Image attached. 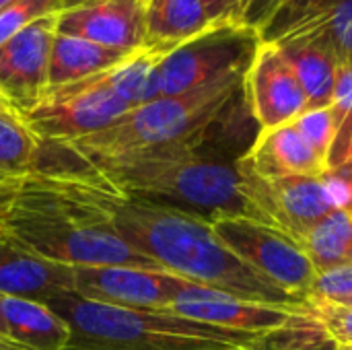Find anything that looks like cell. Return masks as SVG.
<instances>
[{
  "label": "cell",
  "mask_w": 352,
  "mask_h": 350,
  "mask_svg": "<svg viewBox=\"0 0 352 350\" xmlns=\"http://www.w3.org/2000/svg\"><path fill=\"white\" fill-rule=\"evenodd\" d=\"M41 171L58 173L97 219L159 270L245 301L293 311L305 309V299L278 289L239 260L217 237L208 219L124 196L80 169L50 167Z\"/></svg>",
  "instance_id": "obj_1"
},
{
  "label": "cell",
  "mask_w": 352,
  "mask_h": 350,
  "mask_svg": "<svg viewBox=\"0 0 352 350\" xmlns=\"http://www.w3.org/2000/svg\"><path fill=\"white\" fill-rule=\"evenodd\" d=\"M256 124L248 95L245 76L227 78L202 89L157 97L124 113L105 130L68 144H43L39 167H91L105 161L151 153L188 142H231L256 136Z\"/></svg>",
  "instance_id": "obj_2"
},
{
  "label": "cell",
  "mask_w": 352,
  "mask_h": 350,
  "mask_svg": "<svg viewBox=\"0 0 352 350\" xmlns=\"http://www.w3.org/2000/svg\"><path fill=\"white\" fill-rule=\"evenodd\" d=\"M0 225L31 254L68 268H155L97 219L54 171L33 169L16 177L0 212Z\"/></svg>",
  "instance_id": "obj_3"
},
{
  "label": "cell",
  "mask_w": 352,
  "mask_h": 350,
  "mask_svg": "<svg viewBox=\"0 0 352 350\" xmlns=\"http://www.w3.org/2000/svg\"><path fill=\"white\" fill-rule=\"evenodd\" d=\"M229 146L235 144L188 142L70 169L87 171L124 196L173 206L208 221L221 217L252 219V210L239 192L237 159L225 153Z\"/></svg>",
  "instance_id": "obj_4"
},
{
  "label": "cell",
  "mask_w": 352,
  "mask_h": 350,
  "mask_svg": "<svg viewBox=\"0 0 352 350\" xmlns=\"http://www.w3.org/2000/svg\"><path fill=\"white\" fill-rule=\"evenodd\" d=\"M47 303L70 326L66 350H217L250 347L262 338V334L210 326L171 311L101 305L72 293Z\"/></svg>",
  "instance_id": "obj_5"
},
{
  "label": "cell",
  "mask_w": 352,
  "mask_h": 350,
  "mask_svg": "<svg viewBox=\"0 0 352 350\" xmlns=\"http://www.w3.org/2000/svg\"><path fill=\"white\" fill-rule=\"evenodd\" d=\"M262 45L260 31L241 23L210 25L167 52L159 64V97H175L212 83L245 76Z\"/></svg>",
  "instance_id": "obj_6"
},
{
  "label": "cell",
  "mask_w": 352,
  "mask_h": 350,
  "mask_svg": "<svg viewBox=\"0 0 352 350\" xmlns=\"http://www.w3.org/2000/svg\"><path fill=\"white\" fill-rule=\"evenodd\" d=\"M239 192L245 198L252 219L272 225L297 243L330 210L340 206V192L330 171L322 175L260 177L239 159Z\"/></svg>",
  "instance_id": "obj_7"
},
{
  "label": "cell",
  "mask_w": 352,
  "mask_h": 350,
  "mask_svg": "<svg viewBox=\"0 0 352 350\" xmlns=\"http://www.w3.org/2000/svg\"><path fill=\"white\" fill-rule=\"evenodd\" d=\"M130 109L101 72L66 87L47 89L21 116L43 144H68L105 130Z\"/></svg>",
  "instance_id": "obj_8"
},
{
  "label": "cell",
  "mask_w": 352,
  "mask_h": 350,
  "mask_svg": "<svg viewBox=\"0 0 352 350\" xmlns=\"http://www.w3.org/2000/svg\"><path fill=\"white\" fill-rule=\"evenodd\" d=\"M210 223L217 237L252 270L278 289L307 301L318 270L293 237L248 217H221Z\"/></svg>",
  "instance_id": "obj_9"
},
{
  "label": "cell",
  "mask_w": 352,
  "mask_h": 350,
  "mask_svg": "<svg viewBox=\"0 0 352 350\" xmlns=\"http://www.w3.org/2000/svg\"><path fill=\"white\" fill-rule=\"evenodd\" d=\"M196 287L165 270L140 266L72 268V295L124 309H167L179 295Z\"/></svg>",
  "instance_id": "obj_10"
},
{
  "label": "cell",
  "mask_w": 352,
  "mask_h": 350,
  "mask_svg": "<svg viewBox=\"0 0 352 350\" xmlns=\"http://www.w3.org/2000/svg\"><path fill=\"white\" fill-rule=\"evenodd\" d=\"M262 41H309L352 66V0H287L262 27Z\"/></svg>",
  "instance_id": "obj_11"
},
{
  "label": "cell",
  "mask_w": 352,
  "mask_h": 350,
  "mask_svg": "<svg viewBox=\"0 0 352 350\" xmlns=\"http://www.w3.org/2000/svg\"><path fill=\"white\" fill-rule=\"evenodd\" d=\"M56 21L41 19L0 45V99L19 111L33 107L47 91Z\"/></svg>",
  "instance_id": "obj_12"
},
{
  "label": "cell",
  "mask_w": 352,
  "mask_h": 350,
  "mask_svg": "<svg viewBox=\"0 0 352 350\" xmlns=\"http://www.w3.org/2000/svg\"><path fill=\"white\" fill-rule=\"evenodd\" d=\"M245 95L260 130L289 124L309 109L297 74L270 41H262L245 74Z\"/></svg>",
  "instance_id": "obj_13"
},
{
  "label": "cell",
  "mask_w": 352,
  "mask_h": 350,
  "mask_svg": "<svg viewBox=\"0 0 352 350\" xmlns=\"http://www.w3.org/2000/svg\"><path fill=\"white\" fill-rule=\"evenodd\" d=\"M56 33L140 52L146 41V0H87L58 14Z\"/></svg>",
  "instance_id": "obj_14"
},
{
  "label": "cell",
  "mask_w": 352,
  "mask_h": 350,
  "mask_svg": "<svg viewBox=\"0 0 352 350\" xmlns=\"http://www.w3.org/2000/svg\"><path fill=\"white\" fill-rule=\"evenodd\" d=\"M163 311H171L194 322L262 336L283 328L293 318V314H297L293 309L245 301L202 285H196L184 295H179Z\"/></svg>",
  "instance_id": "obj_15"
},
{
  "label": "cell",
  "mask_w": 352,
  "mask_h": 350,
  "mask_svg": "<svg viewBox=\"0 0 352 350\" xmlns=\"http://www.w3.org/2000/svg\"><path fill=\"white\" fill-rule=\"evenodd\" d=\"M66 293H72V268L31 254L0 225V295L50 301Z\"/></svg>",
  "instance_id": "obj_16"
},
{
  "label": "cell",
  "mask_w": 352,
  "mask_h": 350,
  "mask_svg": "<svg viewBox=\"0 0 352 350\" xmlns=\"http://www.w3.org/2000/svg\"><path fill=\"white\" fill-rule=\"evenodd\" d=\"M239 161L256 175L268 179L287 175H322L328 171L326 161L307 144L293 122L260 130Z\"/></svg>",
  "instance_id": "obj_17"
},
{
  "label": "cell",
  "mask_w": 352,
  "mask_h": 350,
  "mask_svg": "<svg viewBox=\"0 0 352 350\" xmlns=\"http://www.w3.org/2000/svg\"><path fill=\"white\" fill-rule=\"evenodd\" d=\"M6 336L27 350H66L70 326L47 303L31 297H2Z\"/></svg>",
  "instance_id": "obj_18"
},
{
  "label": "cell",
  "mask_w": 352,
  "mask_h": 350,
  "mask_svg": "<svg viewBox=\"0 0 352 350\" xmlns=\"http://www.w3.org/2000/svg\"><path fill=\"white\" fill-rule=\"evenodd\" d=\"M136 52H122L93 43L89 39L56 33L50 54L47 89L66 87L95 74L107 72Z\"/></svg>",
  "instance_id": "obj_19"
},
{
  "label": "cell",
  "mask_w": 352,
  "mask_h": 350,
  "mask_svg": "<svg viewBox=\"0 0 352 350\" xmlns=\"http://www.w3.org/2000/svg\"><path fill=\"white\" fill-rule=\"evenodd\" d=\"M210 25L200 0H148L144 47L167 54Z\"/></svg>",
  "instance_id": "obj_20"
},
{
  "label": "cell",
  "mask_w": 352,
  "mask_h": 350,
  "mask_svg": "<svg viewBox=\"0 0 352 350\" xmlns=\"http://www.w3.org/2000/svg\"><path fill=\"white\" fill-rule=\"evenodd\" d=\"M274 45L280 50V54L297 74L307 95L309 109L330 107L336 87V74L340 68L338 60L322 45L309 41H280Z\"/></svg>",
  "instance_id": "obj_21"
},
{
  "label": "cell",
  "mask_w": 352,
  "mask_h": 350,
  "mask_svg": "<svg viewBox=\"0 0 352 350\" xmlns=\"http://www.w3.org/2000/svg\"><path fill=\"white\" fill-rule=\"evenodd\" d=\"M299 245L318 274L351 264L352 215L336 206L305 233Z\"/></svg>",
  "instance_id": "obj_22"
},
{
  "label": "cell",
  "mask_w": 352,
  "mask_h": 350,
  "mask_svg": "<svg viewBox=\"0 0 352 350\" xmlns=\"http://www.w3.org/2000/svg\"><path fill=\"white\" fill-rule=\"evenodd\" d=\"M41 140L10 103L0 99V175L23 177L37 165Z\"/></svg>",
  "instance_id": "obj_23"
},
{
  "label": "cell",
  "mask_w": 352,
  "mask_h": 350,
  "mask_svg": "<svg viewBox=\"0 0 352 350\" xmlns=\"http://www.w3.org/2000/svg\"><path fill=\"white\" fill-rule=\"evenodd\" d=\"M165 52L140 50L103 72L107 85L134 109L159 97V64Z\"/></svg>",
  "instance_id": "obj_24"
},
{
  "label": "cell",
  "mask_w": 352,
  "mask_h": 350,
  "mask_svg": "<svg viewBox=\"0 0 352 350\" xmlns=\"http://www.w3.org/2000/svg\"><path fill=\"white\" fill-rule=\"evenodd\" d=\"M334 113V142L328 155V171L349 165L352 155V66H340L332 95Z\"/></svg>",
  "instance_id": "obj_25"
},
{
  "label": "cell",
  "mask_w": 352,
  "mask_h": 350,
  "mask_svg": "<svg viewBox=\"0 0 352 350\" xmlns=\"http://www.w3.org/2000/svg\"><path fill=\"white\" fill-rule=\"evenodd\" d=\"M82 2L85 0H14L0 10V45L29 25L47 17H58Z\"/></svg>",
  "instance_id": "obj_26"
},
{
  "label": "cell",
  "mask_w": 352,
  "mask_h": 350,
  "mask_svg": "<svg viewBox=\"0 0 352 350\" xmlns=\"http://www.w3.org/2000/svg\"><path fill=\"white\" fill-rule=\"evenodd\" d=\"M301 136L307 140V144L326 161L334 142V113L332 107H320V109H307L297 120H293Z\"/></svg>",
  "instance_id": "obj_27"
},
{
  "label": "cell",
  "mask_w": 352,
  "mask_h": 350,
  "mask_svg": "<svg viewBox=\"0 0 352 350\" xmlns=\"http://www.w3.org/2000/svg\"><path fill=\"white\" fill-rule=\"evenodd\" d=\"M352 299V264L320 272L309 289L307 303L344 305Z\"/></svg>",
  "instance_id": "obj_28"
},
{
  "label": "cell",
  "mask_w": 352,
  "mask_h": 350,
  "mask_svg": "<svg viewBox=\"0 0 352 350\" xmlns=\"http://www.w3.org/2000/svg\"><path fill=\"white\" fill-rule=\"evenodd\" d=\"M303 311L316 318L336 344L352 347L351 307H338V305H328V303H307Z\"/></svg>",
  "instance_id": "obj_29"
},
{
  "label": "cell",
  "mask_w": 352,
  "mask_h": 350,
  "mask_svg": "<svg viewBox=\"0 0 352 350\" xmlns=\"http://www.w3.org/2000/svg\"><path fill=\"white\" fill-rule=\"evenodd\" d=\"M295 350H340L322 324L307 311H297L291 320Z\"/></svg>",
  "instance_id": "obj_30"
},
{
  "label": "cell",
  "mask_w": 352,
  "mask_h": 350,
  "mask_svg": "<svg viewBox=\"0 0 352 350\" xmlns=\"http://www.w3.org/2000/svg\"><path fill=\"white\" fill-rule=\"evenodd\" d=\"M287 0H241L237 21L245 27L262 31V27L276 14Z\"/></svg>",
  "instance_id": "obj_31"
},
{
  "label": "cell",
  "mask_w": 352,
  "mask_h": 350,
  "mask_svg": "<svg viewBox=\"0 0 352 350\" xmlns=\"http://www.w3.org/2000/svg\"><path fill=\"white\" fill-rule=\"evenodd\" d=\"M293 316H295V314H293ZM291 320H293V318H291ZM291 320H289L283 328H278V330H274V332L262 336L258 342H254V344H250V347H227V349L217 350H295V347H293V328H291Z\"/></svg>",
  "instance_id": "obj_32"
},
{
  "label": "cell",
  "mask_w": 352,
  "mask_h": 350,
  "mask_svg": "<svg viewBox=\"0 0 352 350\" xmlns=\"http://www.w3.org/2000/svg\"><path fill=\"white\" fill-rule=\"evenodd\" d=\"M208 19L212 21V25L219 23H239L237 14H239V6L241 0H200Z\"/></svg>",
  "instance_id": "obj_33"
},
{
  "label": "cell",
  "mask_w": 352,
  "mask_h": 350,
  "mask_svg": "<svg viewBox=\"0 0 352 350\" xmlns=\"http://www.w3.org/2000/svg\"><path fill=\"white\" fill-rule=\"evenodd\" d=\"M332 179L336 182L338 186V192H340V206L352 215V167H342V169H336V171H330Z\"/></svg>",
  "instance_id": "obj_34"
},
{
  "label": "cell",
  "mask_w": 352,
  "mask_h": 350,
  "mask_svg": "<svg viewBox=\"0 0 352 350\" xmlns=\"http://www.w3.org/2000/svg\"><path fill=\"white\" fill-rule=\"evenodd\" d=\"M14 179H16V177H4V175H0V212H2V208H4V202H6L10 190H12Z\"/></svg>",
  "instance_id": "obj_35"
},
{
  "label": "cell",
  "mask_w": 352,
  "mask_h": 350,
  "mask_svg": "<svg viewBox=\"0 0 352 350\" xmlns=\"http://www.w3.org/2000/svg\"><path fill=\"white\" fill-rule=\"evenodd\" d=\"M0 350H27V349H23L21 344L12 342L10 338H6V336H2V334H0Z\"/></svg>",
  "instance_id": "obj_36"
},
{
  "label": "cell",
  "mask_w": 352,
  "mask_h": 350,
  "mask_svg": "<svg viewBox=\"0 0 352 350\" xmlns=\"http://www.w3.org/2000/svg\"><path fill=\"white\" fill-rule=\"evenodd\" d=\"M0 299H2V295H0ZM0 334L6 336V326H4V320H2V309H0ZM6 338H8V336H6Z\"/></svg>",
  "instance_id": "obj_37"
},
{
  "label": "cell",
  "mask_w": 352,
  "mask_h": 350,
  "mask_svg": "<svg viewBox=\"0 0 352 350\" xmlns=\"http://www.w3.org/2000/svg\"><path fill=\"white\" fill-rule=\"evenodd\" d=\"M12 2H14V0H0V10H4V8H6L8 4H12Z\"/></svg>",
  "instance_id": "obj_38"
},
{
  "label": "cell",
  "mask_w": 352,
  "mask_h": 350,
  "mask_svg": "<svg viewBox=\"0 0 352 350\" xmlns=\"http://www.w3.org/2000/svg\"><path fill=\"white\" fill-rule=\"evenodd\" d=\"M338 307H340V305H338ZM342 307H351V309H352V299H351V301H346V303H344Z\"/></svg>",
  "instance_id": "obj_39"
},
{
  "label": "cell",
  "mask_w": 352,
  "mask_h": 350,
  "mask_svg": "<svg viewBox=\"0 0 352 350\" xmlns=\"http://www.w3.org/2000/svg\"><path fill=\"white\" fill-rule=\"evenodd\" d=\"M340 347V344H338ZM340 350H352V347H340Z\"/></svg>",
  "instance_id": "obj_40"
},
{
  "label": "cell",
  "mask_w": 352,
  "mask_h": 350,
  "mask_svg": "<svg viewBox=\"0 0 352 350\" xmlns=\"http://www.w3.org/2000/svg\"><path fill=\"white\" fill-rule=\"evenodd\" d=\"M346 167H352V155H351V161H349V165Z\"/></svg>",
  "instance_id": "obj_41"
},
{
  "label": "cell",
  "mask_w": 352,
  "mask_h": 350,
  "mask_svg": "<svg viewBox=\"0 0 352 350\" xmlns=\"http://www.w3.org/2000/svg\"><path fill=\"white\" fill-rule=\"evenodd\" d=\"M351 264H352V252H351Z\"/></svg>",
  "instance_id": "obj_42"
},
{
  "label": "cell",
  "mask_w": 352,
  "mask_h": 350,
  "mask_svg": "<svg viewBox=\"0 0 352 350\" xmlns=\"http://www.w3.org/2000/svg\"><path fill=\"white\" fill-rule=\"evenodd\" d=\"M146 2H148V0H146Z\"/></svg>",
  "instance_id": "obj_43"
},
{
  "label": "cell",
  "mask_w": 352,
  "mask_h": 350,
  "mask_svg": "<svg viewBox=\"0 0 352 350\" xmlns=\"http://www.w3.org/2000/svg\"><path fill=\"white\" fill-rule=\"evenodd\" d=\"M85 2H87V0H85Z\"/></svg>",
  "instance_id": "obj_44"
}]
</instances>
